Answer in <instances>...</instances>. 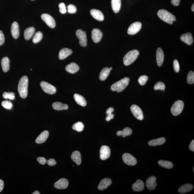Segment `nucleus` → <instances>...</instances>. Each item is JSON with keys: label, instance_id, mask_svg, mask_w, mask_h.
<instances>
[{"label": "nucleus", "instance_id": "1", "mask_svg": "<svg viewBox=\"0 0 194 194\" xmlns=\"http://www.w3.org/2000/svg\"><path fill=\"white\" fill-rule=\"evenodd\" d=\"M28 79L24 76L20 79L18 84V90L20 97L23 99L27 97L28 94Z\"/></svg>", "mask_w": 194, "mask_h": 194}, {"label": "nucleus", "instance_id": "2", "mask_svg": "<svg viewBox=\"0 0 194 194\" xmlns=\"http://www.w3.org/2000/svg\"><path fill=\"white\" fill-rule=\"evenodd\" d=\"M130 79L128 77H125L113 84L111 89L113 92H122L129 84Z\"/></svg>", "mask_w": 194, "mask_h": 194}, {"label": "nucleus", "instance_id": "3", "mask_svg": "<svg viewBox=\"0 0 194 194\" xmlns=\"http://www.w3.org/2000/svg\"><path fill=\"white\" fill-rule=\"evenodd\" d=\"M157 15L160 19L169 24H172L176 20L175 17L171 13L165 9H160L157 12Z\"/></svg>", "mask_w": 194, "mask_h": 194}, {"label": "nucleus", "instance_id": "4", "mask_svg": "<svg viewBox=\"0 0 194 194\" xmlns=\"http://www.w3.org/2000/svg\"><path fill=\"white\" fill-rule=\"evenodd\" d=\"M139 52L136 50L129 51L123 58V63L125 66L130 65L136 61L138 57Z\"/></svg>", "mask_w": 194, "mask_h": 194}, {"label": "nucleus", "instance_id": "5", "mask_svg": "<svg viewBox=\"0 0 194 194\" xmlns=\"http://www.w3.org/2000/svg\"><path fill=\"white\" fill-rule=\"evenodd\" d=\"M184 104L182 100H177L172 106L171 111L174 116H177L181 113L183 109Z\"/></svg>", "mask_w": 194, "mask_h": 194}, {"label": "nucleus", "instance_id": "6", "mask_svg": "<svg viewBox=\"0 0 194 194\" xmlns=\"http://www.w3.org/2000/svg\"><path fill=\"white\" fill-rule=\"evenodd\" d=\"M40 86L43 90L47 94H54L56 93L57 91L56 88L54 86L45 81H42L40 83Z\"/></svg>", "mask_w": 194, "mask_h": 194}, {"label": "nucleus", "instance_id": "7", "mask_svg": "<svg viewBox=\"0 0 194 194\" xmlns=\"http://www.w3.org/2000/svg\"><path fill=\"white\" fill-rule=\"evenodd\" d=\"M76 35L79 40V44L83 47L87 45V39L86 33L81 30H77L76 32Z\"/></svg>", "mask_w": 194, "mask_h": 194}, {"label": "nucleus", "instance_id": "8", "mask_svg": "<svg viewBox=\"0 0 194 194\" xmlns=\"http://www.w3.org/2000/svg\"><path fill=\"white\" fill-rule=\"evenodd\" d=\"M122 159L124 163L127 165L133 166L137 163L136 159L130 154H124L122 156Z\"/></svg>", "mask_w": 194, "mask_h": 194}, {"label": "nucleus", "instance_id": "9", "mask_svg": "<svg viewBox=\"0 0 194 194\" xmlns=\"http://www.w3.org/2000/svg\"><path fill=\"white\" fill-rule=\"evenodd\" d=\"M131 110L134 116L139 120L144 119L143 112L140 107L136 105H133L131 107Z\"/></svg>", "mask_w": 194, "mask_h": 194}, {"label": "nucleus", "instance_id": "10", "mask_svg": "<svg viewBox=\"0 0 194 194\" xmlns=\"http://www.w3.org/2000/svg\"><path fill=\"white\" fill-rule=\"evenodd\" d=\"M142 24L139 22H134L131 25L128 30V33L130 35L136 34L141 29Z\"/></svg>", "mask_w": 194, "mask_h": 194}, {"label": "nucleus", "instance_id": "11", "mask_svg": "<svg viewBox=\"0 0 194 194\" xmlns=\"http://www.w3.org/2000/svg\"><path fill=\"white\" fill-rule=\"evenodd\" d=\"M41 19L46 23L48 26L51 28H54L56 25L55 20L50 15L47 14H43L41 16Z\"/></svg>", "mask_w": 194, "mask_h": 194}, {"label": "nucleus", "instance_id": "12", "mask_svg": "<svg viewBox=\"0 0 194 194\" xmlns=\"http://www.w3.org/2000/svg\"><path fill=\"white\" fill-rule=\"evenodd\" d=\"M111 151L110 148L107 146H103L100 150V158L101 160H105L110 156Z\"/></svg>", "mask_w": 194, "mask_h": 194}, {"label": "nucleus", "instance_id": "13", "mask_svg": "<svg viewBox=\"0 0 194 194\" xmlns=\"http://www.w3.org/2000/svg\"><path fill=\"white\" fill-rule=\"evenodd\" d=\"M69 185V181L65 178H61L55 183L54 186L55 188L63 190L67 188Z\"/></svg>", "mask_w": 194, "mask_h": 194}, {"label": "nucleus", "instance_id": "14", "mask_svg": "<svg viewBox=\"0 0 194 194\" xmlns=\"http://www.w3.org/2000/svg\"><path fill=\"white\" fill-rule=\"evenodd\" d=\"M92 38L94 43H98L101 41L103 36V34L100 30L94 29L92 31Z\"/></svg>", "mask_w": 194, "mask_h": 194}, {"label": "nucleus", "instance_id": "15", "mask_svg": "<svg viewBox=\"0 0 194 194\" xmlns=\"http://www.w3.org/2000/svg\"><path fill=\"white\" fill-rule=\"evenodd\" d=\"M156 178L154 176L149 177L146 181V186L149 190H155L157 185Z\"/></svg>", "mask_w": 194, "mask_h": 194}, {"label": "nucleus", "instance_id": "16", "mask_svg": "<svg viewBox=\"0 0 194 194\" xmlns=\"http://www.w3.org/2000/svg\"><path fill=\"white\" fill-rule=\"evenodd\" d=\"M112 181L110 179L105 178L101 181L98 189L99 190H103L108 188L112 184Z\"/></svg>", "mask_w": 194, "mask_h": 194}, {"label": "nucleus", "instance_id": "17", "mask_svg": "<svg viewBox=\"0 0 194 194\" xmlns=\"http://www.w3.org/2000/svg\"><path fill=\"white\" fill-rule=\"evenodd\" d=\"M156 56L157 65L159 66H161L164 62V55L163 50L161 48H159L157 49Z\"/></svg>", "mask_w": 194, "mask_h": 194}, {"label": "nucleus", "instance_id": "18", "mask_svg": "<svg viewBox=\"0 0 194 194\" xmlns=\"http://www.w3.org/2000/svg\"><path fill=\"white\" fill-rule=\"evenodd\" d=\"M11 32L13 37L15 39H17L19 35V25L16 22H14L12 25Z\"/></svg>", "mask_w": 194, "mask_h": 194}, {"label": "nucleus", "instance_id": "19", "mask_svg": "<svg viewBox=\"0 0 194 194\" xmlns=\"http://www.w3.org/2000/svg\"><path fill=\"white\" fill-rule=\"evenodd\" d=\"M91 15L94 19L99 21H102L104 20V16L102 12L99 10L92 9L90 11Z\"/></svg>", "mask_w": 194, "mask_h": 194}, {"label": "nucleus", "instance_id": "20", "mask_svg": "<svg viewBox=\"0 0 194 194\" xmlns=\"http://www.w3.org/2000/svg\"><path fill=\"white\" fill-rule=\"evenodd\" d=\"M180 40L188 45H190L193 43V38L191 33L188 32L180 36Z\"/></svg>", "mask_w": 194, "mask_h": 194}, {"label": "nucleus", "instance_id": "21", "mask_svg": "<svg viewBox=\"0 0 194 194\" xmlns=\"http://www.w3.org/2000/svg\"><path fill=\"white\" fill-rule=\"evenodd\" d=\"M78 65L75 63H71L68 65L66 67V71L70 74H74L78 72L79 70Z\"/></svg>", "mask_w": 194, "mask_h": 194}, {"label": "nucleus", "instance_id": "22", "mask_svg": "<svg viewBox=\"0 0 194 194\" xmlns=\"http://www.w3.org/2000/svg\"><path fill=\"white\" fill-rule=\"evenodd\" d=\"M49 133L47 131H43L39 136L36 139L35 142L38 144L44 143L48 137Z\"/></svg>", "mask_w": 194, "mask_h": 194}, {"label": "nucleus", "instance_id": "23", "mask_svg": "<svg viewBox=\"0 0 194 194\" xmlns=\"http://www.w3.org/2000/svg\"><path fill=\"white\" fill-rule=\"evenodd\" d=\"M144 183L142 180H137L135 183L132 185V189L134 191L140 192L144 190Z\"/></svg>", "mask_w": 194, "mask_h": 194}, {"label": "nucleus", "instance_id": "24", "mask_svg": "<svg viewBox=\"0 0 194 194\" xmlns=\"http://www.w3.org/2000/svg\"><path fill=\"white\" fill-rule=\"evenodd\" d=\"M72 53V51L71 49L67 48L61 49L60 51L59 54V58L60 59L63 60L66 58Z\"/></svg>", "mask_w": 194, "mask_h": 194}, {"label": "nucleus", "instance_id": "25", "mask_svg": "<svg viewBox=\"0 0 194 194\" xmlns=\"http://www.w3.org/2000/svg\"><path fill=\"white\" fill-rule=\"evenodd\" d=\"M71 158L76 164L79 165L81 163V156L80 152L79 151H74L71 156Z\"/></svg>", "mask_w": 194, "mask_h": 194}, {"label": "nucleus", "instance_id": "26", "mask_svg": "<svg viewBox=\"0 0 194 194\" xmlns=\"http://www.w3.org/2000/svg\"><path fill=\"white\" fill-rule=\"evenodd\" d=\"M74 98L76 103L82 107H85L87 105V102L85 99L82 96L76 94H74Z\"/></svg>", "mask_w": 194, "mask_h": 194}, {"label": "nucleus", "instance_id": "27", "mask_svg": "<svg viewBox=\"0 0 194 194\" xmlns=\"http://www.w3.org/2000/svg\"><path fill=\"white\" fill-rule=\"evenodd\" d=\"M112 7L113 10L114 12L117 13L120 9L121 6V0H112L111 1Z\"/></svg>", "mask_w": 194, "mask_h": 194}, {"label": "nucleus", "instance_id": "28", "mask_svg": "<svg viewBox=\"0 0 194 194\" xmlns=\"http://www.w3.org/2000/svg\"><path fill=\"white\" fill-rule=\"evenodd\" d=\"M193 188V185L191 184H186L182 185L178 189V192L180 193H185L190 192Z\"/></svg>", "mask_w": 194, "mask_h": 194}, {"label": "nucleus", "instance_id": "29", "mask_svg": "<svg viewBox=\"0 0 194 194\" xmlns=\"http://www.w3.org/2000/svg\"><path fill=\"white\" fill-rule=\"evenodd\" d=\"M52 107L56 110H67L69 108V106L67 104L59 102H54L52 104Z\"/></svg>", "mask_w": 194, "mask_h": 194}, {"label": "nucleus", "instance_id": "30", "mask_svg": "<svg viewBox=\"0 0 194 194\" xmlns=\"http://www.w3.org/2000/svg\"><path fill=\"white\" fill-rule=\"evenodd\" d=\"M35 29L34 27H30L25 30L24 36L25 39L26 40H29L34 34Z\"/></svg>", "mask_w": 194, "mask_h": 194}, {"label": "nucleus", "instance_id": "31", "mask_svg": "<svg viewBox=\"0 0 194 194\" xmlns=\"http://www.w3.org/2000/svg\"><path fill=\"white\" fill-rule=\"evenodd\" d=\"M166 139L165 138L161 137L155 140H151L148 142L149 145L150 146H156L162 145L165 143Z\"/></svg>", "mask_w": 194, "mask_h": 194}, {"label": "nucleus", "instance_id": "32", "mask_svg": "<svg viewBox=\"0 0 194 194\" xmlns=\"http://www.w3.org/2000/svg\"><path fill=\"white\" fill-rule=\"evenodd\" d=\"M1 65L3 72H6L9 69V60L8 57H4L1 59Z\"/></svg>", "mask_w": 194, "mask_h": 194}, {"label": "nucleus", "instance_id": "33", "mask_svg": "<svg viewBox=\"0 0 194 194\" xmlns=\"http://www.w3.org/2000/svg\"><path fill=\"white\" fill-rule=\"evenodd\" d=\"M110 70L109 68L108 67L104 68L103 69L99 75V79L101 81H104L107 79L108 76L110 74Z\"/></svg>", "mask_w": 194, "mask_h": 194}, {"label": "nucleus", "instance_id": "34", "mask_svg": "<svg viewBox=\"0 0 194 194\" xmlns=\"http://www.w3.org/2000/svg\"><path fill=\"white\" fill-rule=\"evenodd\" d=\"M132 129L128 127H125L122 131H118L117 134L118 136H122L123 137H125L127 136H130L132 134Z\"/></svg>", "mask_w": 194, "mask_h": 194}, {"label": "nucleus", "instance_id": "35", "mask_svg": "<svg viewBox=\"0 0 194 194\" xmlns=\"http://www.w3.org/2000/svg\"><path fill=\"white\" fill-rule=\"evenodd\" d=\"M158 163L161 166L167 169H171L173 167L172 162L167 161L160 160L158 162Z\"/></svg>", "mask_w": 194, "mask_h": 194}, {"label": "nucleus", "instance_id": "36", "mask_svg": "<svg viewBox=\"0 0 194 194\" xmlns=\"http://www.w3.org/2000/svg\"><path fill=\"white\" fill-rule=\"evenodd\" d=\"M84 126L82 122H78L74 124L72 126V129L78 132H82L84 129Z\"/></svg>", "mask_w": 194, "mask_h": 194}, {"label": "nucleus", "instance_id": "37", "mask_svg": "<svg viewBox=\"0 0 194 194\" xmlns=\"http://www.w3.org/2000/svg\"><path fill=\"white\" fill-rule=\"evenodd\" d=\"M43 38V34L40 31L35 33L34 37H33L32 41L34 43H39L42 40Z\"/></svg>", "mask_w": 194, "mask_h": 194}, {"label": "nucleus", "instance_id": "38", "mask_svg": "<svg viewBox=\"0 0 194 194\" xmlns=\"http://www.w3.org/2000/svg\"><path fill=\"white\" fill-rule=\"evenodd\" d=\"M187 82L188 84H192L194 83V73L190 71L188 73L187 77Z\"/></svg>", "mask_w": 194, "mask_h": 194}, {"label": "nucleus", "instance_id": "39", "mask_svg": "<svg viewBox=\"0 0 194 194\" xmlns=\"http://www.w3.org/2000/svg\"><path fill=\"white\" fill-rule=\"evenodd\" d=\"M3 97L5 99L14 100L15 99V94L14 92H4L3 94Z\"/></svg>", "mask_w": 194, "mask_h": 194}, {"label": "nucleus", "instance_id": "40", "mask_svg": "<svg viewBox=\"0 0 194 194\" xmlns=\"http://www.w3.org/2000/svg\"><path fill=\"white\" fill-rule=\"evenodd\" d=\"M165 88V86L164 84L162 82H157L154 86V89L155 90H159L160 89L162 91L164 90Z\"/></svg>", "mask_w": 194, "mask_h": 194}, {"label": "nucleus", "instance_id": "41", "mask_svg": "<svg viewBox=\"0 0 194 194\" xmlns=\"http://www.w3.org/2000/svg\"><path fill=\"white\" fill-rule=\"evenodd\" d=\"M148 79V77L147 76H142L139 77L138 79V82L141 85L143 86L146 84Z\"/></svg>", "mask_w": 194, "mask_h": 194}, {"label": "nucleus", "instance_id": "42", "mask_svg": "<svg viewBox=\"0 0 194 194\" xmlns=\"http://www.w3.org/2000/svg\"><path fill=\"white\" fill-rule=\"evenodd\" d=\"M1 105L6 109H11L12 107V104L8 101H4L1 102Z\"/></svg>", "mask_w": 194, "mask_h": 194}, {"label": "nucleus", "instance_id": "43", "mask_svg": "<svg viewBox=\"0 0 194 194\" xmlns=\"http://www.w3.org/2000/svg\"><path fill=\"white\" fill-rule=\"evenodd\" d=\"M68 12L69 14H74L77 11V8L75 6L71 4L68 6Z\"/></svg>", "mask_w": 194, "mask_h": 194}, {"label": "nucleus", "instance_id": "44", "mask_svg": "<svg viewBox=\"0 0 194 194\" xmlns=\"http://www.w3.org/2000/svg\"><path fill=\"white\" fill-rule=\"evenodd\" d=\"M59 11L61 14H64L67 12L66 6L63 3H60L59 5Z\"/></svg>", "mask_w": 194, "mask_h": 194}, {"label": "nucleus", "instance_id": "45", "mask_svg": "<svg viewBox=\"0 0 194 194\" xmlns=\"http://www.w3.org/2000/svg\"><path fill=\"white\" fill-rule=\"evenodd\" d=\"M173 67L174 70L176 72L178 73L180 70V65H179L178 61L177 60H175L173 62Z\"/></svg>", "mask_w": 194, "mask_h": 194}, {"label": "nucleus", "instance_id": "46", "mask_svg": "<svg viewBox=\"0 0 194 194\" xmlns=\"http://www.w3.org/2000/svg\"><path fill=\"white\" fill-rule=\"evenodd\" d=\"M37 161L40 164L44 165L47 162V160L44 157H38L37 158Z\"/></svg>", "mask_w": 194, "mask_h": 194}, {"label": "nucleus", "instance_id": "47", "mask_svg": "<svg viewBox=\"0 0 194 194\" xmlns=\"http://www.w3.org/2000/svg\"><path fill=\"white\" fill-rule=\"evenodd\" d=\"M47 163L49 166H53L55 165L56 164L57 162L54 159H50L47 161Z\"/></svg>", "mask_w": 194, "mask_h": 194}, {"label": "nucleus", "instance_id": "48", "mask_svg": "<svg viewBox=\"0 0 194 194\" xmlns=\"http://www.w3.org/2000/svg\"><path fill=\"white\" fill-rule=\"evenodd\" d=\"M5 41V38L4 34L2 31L0 30V45H2L4 44Z\"/></svg>", "mask_w": 194, "mask_h": 194}, {"label": "nucleus", "instance_id": "49", "mask_svg": "<svg viewBox=\"0 0 194 194\" xmlns=\"http://www.w3.org/2000/svg\"><path fill=\"white\" fill-rule=\"evenodd\" d=\"M180 0H172L171 3L173 6H177L180 4Z\"/></svg>", "mask_w": 194, "mask_h": 194}, {"label": "nucleus", "instance_id": "50", "mask_svg": "<svg viewBox=\"0 0 194 194\" xmlns=\"http://www.w3.org/2000/svg\"><path fill=\"white\" fill-rule=\"evenodd\" d=\"M114 118V115L113 114H111L107 115V117H106V120L107 122H109L110 121L111 119H113Z\"/></svg>", "mask_w": 194, "mask_h": 194}, {"label": "nucleus", "instance_id": "51", "mask_svg": "<svg viewBox=\"0 0 194 194\" xmlns=\"http://www.w3.org/2000/svg\"><path fill=\"white\" fill-rule=\"evenodd\" d=\"M114 109L113 107H110L106 111V114L107 115L108 114H112V113L114 112Z\"/></svg>", "mask_w": 194, "mask_h": 194}, {"label": "nucleus", "instance_id": "52", "mask_svg": "<svg viewBox=\"0 0 194 194\" xmlns=\"http://www.w3.org/2000/svg\"><path fill=\"white\" fill-rule=\"evenodd\" d=\"M189 149L190 150L192 151H194V140H193L192 141L191 143H190V145H189Z\"/></svg>", "mask_w": 194, "mask_h": 194}, {"label": "nucleus", "instance_id": "53", "mask_svg": "<svg viewBox=\"0 0 194 194\" xmlns=\"http://www.w3.org/2000/svg\"><path fill=\"white\" fill-rule=\"evenodd\" d=\"M4 187V182L3 181L0 179V192L2 191Z\"/></svg>", "mask_w": 194, "mask_h": 194}, {"label": "nucleus", "instance_id": "54", "mask_svg": "<svg viewBox=\"0 0 194 194\" xmlns=\"http://www.w3.org/2000/svg\"><path fill=\"white\" fill-rule=\"evenodd\" d=\"M32 194H40V193L39 192V191H38V190H36V191H35L34 192H33V193Z\"/></svg>", "mask_w": 194, "mask_h": 194}, {"label": "nucleus", "instance_id": "55", "mask_svg": "<svg viewBox=\"0 0 194 194\" xmlns=\"http://www.w3.org/2000/svg\"><path fill=\"white\" fill-rule=\"evenodd\" d=\"M191 9L192 11L194 12V4H193V5H192V6L191 7Z\"/></svg>", "mask_w": 194, "mask_h": 194}, {"label": "nucleus", "instance_id": "56", "mask_svg": "<svg viewBox=\"0 0 194 194\" xmlns=\"http://www.w3.org/2000/svg\"><path fill=\"white\" fill-rule=\"evenodd\" d=\"M109 69H110V71L112 70V67H110V68H109Z\"/></svg>", "mask_w": 194, "mask_h": 194}]
</instances>
